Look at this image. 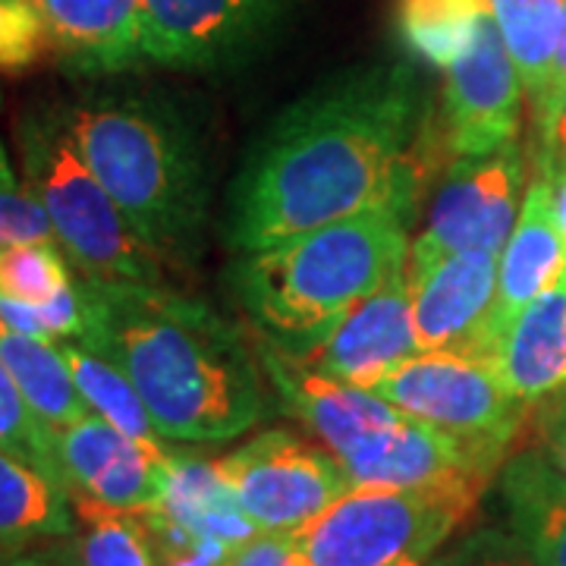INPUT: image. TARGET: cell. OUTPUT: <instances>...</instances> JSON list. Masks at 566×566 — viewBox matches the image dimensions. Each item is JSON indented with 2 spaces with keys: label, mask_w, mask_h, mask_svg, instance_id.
<instances>
[{
  "label": "cell",
  "mask_w": 566,
  "mask_h": 566,
  "mask_svg": "<svg viewBox=\"0 0 566 566\" xmlns=\"http://www.w3.org/2000/svg\"><path fill=\"white\" fill-rule=\"evenodd\" d=\"M422 88L406 63L327 80L268 126L230 196L227 237L259 252L365 211H403L422 186Z\"/></svg>",
  "instance_id": "obj_1"
},
{
  "label": "cell",
  "mask_w": 566,
  "mask_h": 566,
  "mask_svg": "<svg viewBox=\"0 0 566 566\" xmlns=\"http://www.w3.org/2000/svg\"><path fill=\"white\" fill-rule=\"evenodd\" d=\"M80 344L117 363L164 441H233L264 419L262 378L240 331L167 283L95 281Z\"/></svg>",
  "instance_id": "obj_2"
},
{
  "label": "cell",
  "mask_w": 566,
  "mask_h": 566,
  "mask_svg": "<svg viewBox=\"0 0 566 566\" xmlns=\"http://www.w3.org/2000/svg\"><path fill=\"white\" fill-rule=\"evenodd\" d=\"M92 174L161 259H189L208 214V170L199 133L170 102L104 92L63 104Z\"/></svg>",
  "instance_id": "obj_3"
},
{
  "label": "cell",
  "mask_w": 566,
  "mask_h": 566,
  "mask_svg": "<svg viewBox=\"0 0 566 566\" xmlns=\"http://www.w3.org/2000/svg\"><path fill=\"white\" fill-rule=\"evenodd\" d=\"M406 221L403 211L378 208L243 252L233 286L283 349L308 353L363 300L403 274Z\"/></svg>",
  "instance_id": "obj_4"
},
{
  "label": "cell",
  "mask_w": 566,
  "mask_h": 566,
  "mask_svg": "<svg viewBox=\"0 0 566 566\" xmlns=\"http://www.w3.org/2000/svg\"><path fill=\"white\" fill-rule=\"evenodd\" d=\"M13 136L25 186L41 199L57 243L80 274L95 281L164 283V259L142 240L85 164L63 117V104L22 111Z\"/></svg>",
  "instance_id": "obj_5"
},
{
  "label": "cell",
  "mask_w": 566,
  "mask_h": 566,
  "mask_svg": "<svg viewBox=\"0 0 566 566\" xmlns=\"http://www.w3.org/2000/svg\"><path fill=\"white\" fill-rule=\"evenodd\" d=\"M485 485H353L293 532L308 566H394L434 557L475 513Z\"/></svg>",
  "instance_id": "obj_6"
},
{
  "label": "cell",
  "mask_w": 566,
  "mask_h": 566,
  "mask_svg": "<svg viewBox=\"0 0 566 566\" xmlns=\"http://www.w3.org/2000/svg\"><path fill=\"white\" fill-rule=\"evenodd\" d=\"M371 390L460 441L501 453H510L526 422L523 400L510 394L497 365L453 349H419Z\"/></svg>",
  "instance_id": "obj_7"
},
{
  "label": "cell",
  "mask_w": 566,
  "mask_h": 566,
  "mask_svg": "<svg viewBox=\"0 0 566 566\" xmlns=\"http://www.w3.org/2000/svg\"><path fill=\"white\" fill-rule=\"evenodd\" d=\"M218 469L259 532H296L353 488L327 447L290 431H264L223 457Z\"/></svg>",
  "instance_id": "obj_8"
},
{
  "label": "cell",
  "mask_w": 566,
  "mask_h": 566,
  "mask_svg": "<svg viewBox=\"0 0 566 566\" xmlns=\"http://www.w3.org/2000/svg\"><path fill=\"white\" fill-rule=\"evenodd\" d=\"M293 0H142L148 61L223 70L252 61L281 32Z\"/></svg>",
  "instance_id": "obj_9"
},
{
  "label": "cell",
  "mask_w": 566,
  "mask_h": 566,
  "mask_svg": "<svg viewBox=\"0 0 566 566\" xmlns=\"http://www.w3.org/2000/svg\"><path fill=\"white\" fill-rule=\"evenodd\" d=\"M51 460L73 501L145 513L164 501L174 453L88 412L80 422L51 424Z\"/></svg>",
  "instance_id": "obj_10"
},
{
  "label": "cell",
  "mask_w": 566,
  "mask_h": 566,
  "mask_svg": "<svg viewBox=\"0 0 566 566\" xmlns=\"http://www.w3.org/2000/svg\"><path fill=\"white\" fill-rule=\"evenodd\" d=\"M523 158L510 142L491 155L457 158L431 205V221L409 249V262L444 252H497L516 227Z\"/></svg>",
  "instance_id": "obj_11"
},
{
  "label": "cell",
  "mask_w": 566,
  "mask_h": 566,
  "mask_svg": "<svg viewBox=\"0 0 566 566\" xmlns=\"http://www.w3.org/2000/svg\"><path fill=\"white\" fill-rule=\"evenodd\" d=\"M497 252H444L428 262H406L412 290V324L419 349H453L494 363Z\"/></svg>",
  "instance_id": "obj_12"
},
{
  "label": "cell",
  "mask_w": 566,
  "mask_h": 566,
  "mask_svg": "<svg viewBox=\"0 0 566 566\" xmlns=\"http://www.w3.org/2000/svg\"><path fill=\"white\" fill-rule=\"evenodd\" d=\"M523 80L501 25L488 10L463 54L447 66V148L457 158L491 155L516 139Z\"/></svg>",
  "instance_id": "obj_13"
},
{
  "label": "cell",
  "mask_w": 566,
  "mask_h": 566,
  "mask_svg": "<svg viewBox=\"0 0 566 566\" xmlns=\"http://www.w3.org/2000/svg\"><path fill=\"white\" fill-rule=\"evenodd\" d=\"M412 353H419V344L412 324V290L403 271L356 305L322 344L296 356L337 381L371 390Z\"/></svg>",
  "instance_id": "obj_14"
},
{
  "label": "cell",
  "mask_w": 566,
  "mask_h": 566,
  "mask_svg": "<svg viewBox=\"0 0 566 566\" xmlns=\"http://www.w3.org/2000/svg\"><path fill=\"white\" fill-rule=\"evenodd\" d=\"M70 76H117L148 61L142 0H35Z\"/></svg>",
  "instance_id": "obj_15"
},
{
  "label": "cell",
  "mask_w": 566,
  "mask_h": 566,
  "mask_svg": "<svg viewBox=\"0 0 566 566\" xmlns=\"http://www.w3.org/2000/svg\"><path fill=\"white\" fill-rule=\"evenodd\" d=\"M566 271V245L560 223H557V202L551 177H538L528 186L526 202L520 208L516 227L510 233L497 268V300H494V340H501L504 327L535 296L560 281Z\"/></svg>",
  "instance_id": "obj_16"
},
{
  "label": "cell",
  "mask_w": 566,
  "mask_h": 566,
  "mask_svg": "<svg viewBox=\"0 0 566 566\" xmlns=\"http://www.w3.org/2000/svg\"><path fill=\"white\" fill-rule=\"evenodd\" d=\"M494 365L523 403H535L566 385V271L506 324Z\"/></svg>",
  "instance_id": "obj_17"
},
{
  "label": "cell",
  "mask_w": 566,
  "mask_h": 566,
  "mask_svg": "<svg viewBox=\"0 0 566 566\" xmlns=\"http://www.w3.org/2000/svg\"><path fill=\"white\" fill-rule=\"evenodd\" d=\"M70 491L44 469L0 447V560L76 532Z\"/></svg>",
  "instance_id": "obj_18"
},
{
  "label": "cell",
  "mask_w": 566,
  "mask_h": 566,
  "mask_svg": "<svg viewBox=\"0 0 566 566\" xmlns=\"http://www.w3.org/2000/svg\"><path fill=\"white\" fill-rule=\"evenodd\" d=\"M510 528L542 566H566V482L538 447L506 457L501 475Z\"/></svg>",
  "instance_id": "obj_19"
},
{
  "label": "cell",
  "mask_w": 566,
  "mask_h": 566,
  "mask_svg": "<svg viewBox=\"0 0 566 566\" xmlns=\"http://www.w3.org/2000/svg\"><path fill=\"white\" fill-rule=\"evenodd\" d=\"M158 510L189 528L192 535L221 542L227 547L243 545L245 538L259 532L223 482L218 463H202L192 457L170 460V482Z\"/></svg>",
  "instance_id": "obj_20"
},
{
  "label": "cell",
  "mask_w": 566,
  "mask_h": 566,
  "mask_svg": "<svg viewBox=\"0 0 566 566\" xmlns=\"http://www.w3.org/2000/svg\"><path fill=\"white\" fill-rule=\"evenodd\" d=\"M0 363L17 381L25 403L44 424H70L85 419L92 409L73 385L57 340H39L20 334L0 315Z\"/></svg>",
  "instance_id": "obj_21"
},
{
  "label": "cell",
  "mask_w": 566,
  "mask_h": 566,
  "mask_svg": "<svg viewBox=\"0 0 566 566\" xmlns=\"http://www.w3.org/2000/svg\"><path fill=\"white\" fill-rule=\"evenodd\" d=\"M57 349H61L63 363L70 368L73 385L80 387L82 400L88 403L92 412H98L102 419L117 424L129 438L161 444V434H158L148 409L142 403L139 390L120 365L111 363L98 349L80 344V340H57Z\"/></svg>",
  "instance_id": "obj_22"
},
{
  "label": "cell",
  "mask_w": 566,
  "mask_h": 566,
  "mask_svg": "<svg viewBox=\"0 0 566 566\" xmlns=\"http://www.w3.org/2000/svg\"><path fill=\"white\" fill-rule=\"evenodd\" d=\"M488 3L520 70L523 92L535 111L545 98L547 80H551V63L564 22V0H488Z\"/></svg>",
  "instance_id": "obj_23"
},
{
  "label": "cell",
  "mask_w": 566,
  "mask_h": 566,
  "mask_svg": "<svg viewBox=\"0 0 566 566\" xmlns=\"http://www.w3.org/2000/svg\"><path fill=\"white\" fill-rule=\"evenodd\" d=\"M488 10V0H400V35L416 57L447 70Z\"/></svg>",
  "instance_id": "obj_24"
},
{
  "label": "cell",
  "mask_w": 566,
  "mask_h": 566,
  "mask_svg": "<svg viewBox=\"0 0 566 566\" xmlns=\"http://www.w3.org/2000/svg\"><path fill=\"white\" fill-rule=\"evenodd\" d=\"M82 532L76 535L82 566H158V551L142 513L73 501Z\"/></svg>",
  "instance_id": "obj_25"
},
{
  "label": "cell",
  "mask_w": 566,
  "mask_h": 566,
  "mask_svg": "<svg viewBox=\"0 0 566 566\" xmlns=\"http://www.w3.org/2000/svg\"><path fill=\"white\" fill-rule=\"evenodd\" d=\"M76 281V264L57 240L0 245V300L22 305L51 303Z\"/></svg>",
  "instance_id": "obj_26"
},
{
  "label": "cell",
  "mask_w": 566,
  "mask_h": 566,
  "mask_svg": "<svg viewBox=\"0 0 566 566\" xmlns=\"http://www.w3.org/2000/svg\"><path fill=\"white\" fill-rule=\"evenodd\" d=\"M54 57L48 22L35 0H0V76H25Z\"/></svg>",
  "instance_id": "obj_27"
},
{
  "label": "cell",
  "mask_w": 566,
  "mask_h": 566,
  "mask_svg": "<svg viewBox=\"0 0 566 566\" xmlns=\"http://www.w3.org/2000/svg\"><path fill=\"white\" fill-rule=\"evenodd\" d=\"M0 447L20 453L22 460L35 463L51 479H57L54 460H51V424H44L32 412V406L25 403V397L3 363H0Z\"/></svg>",
  "instance_id": "obj_28"
},
{
  "label": "cell",
  "mask_w": 566,
  "mask_h": 566,
  "mask_svg": "<svg viewBox=\"0 0 566 566\" xmlns=\"http://www.w3.org/2000/svg\"><path fill=\"white\" fill-rule=\"evenodd\" d=\"M41 240H57V237L39 196L29 186L0 189V245L41 243Z\"/></svg>",
  "instance_id": "obj_29"
},
{
  "label": "cell",
  "mask_w": 566,
  "mask_h": 566,
  "mask_svg": "<svg viewBox=\"0 0 566 566\" xmlns=\"http://www.w3.org/2000/svg\"><path fill=\"white\" fill-rule=\"evenodd\" d=\"M434 566H542L516 535L497 528L475 532L447 557H434Z\"/></svg>",
  "instance_id": "obj_30"
},
{
  "label": "cell",
  "mask_w": 566,
  "mask_h": 566,
  "mask_svg": "<svg viewBox=\"0 0 566 566\" xmlns=\"http://www.w3.org/2000/svg\"><path fill=\"white\" fill-rule=\"evenodd\" d=\"M532 428H535V447L545 453L554 472L566 482V385L542 400H535Z\"/></svg>",
  "instance_id": "obj_31"
},
{
  "label": "cell",
  "mask_w": 566,
  "mask_h": 566,
  "mask_svg": "<svg viewBox=\"0 0 566 566\" xmlns=\"http://www.w3.org/2000/svg\"><path fill=\"white\" fill-rule=\"evenodd\" d=\"M223 566H308L293 532H255L227 554Z\"/></svg>",
  "instance_id": "obj_32"
},
{
  "label": "cell",
  "mask_w": 566,
  "mask_h": 566,
  "mask_svg": "<svg viewBox=\"0 0 566 566\" xmlns=\"http://www.w3.org/2000/svg\"><path fill=\"white\" fill-rule=\"evenodd\" d=\"M566 102V0H564V22H560V39H557V51H554V63H551V80H547V92L542 104L535 107V123L538 133L547 123L554 120V114L560 111Z\"/></svg>",
  "instance_id": "obj_33"
},
{
  "label": "cell",
  "mask_w": 566,
  "mask_h": 566,
  "mask_svg": "<svg viewBox=\"0 0 566 566\" xmlns=\"http://www.w3.org/2000/svg\"><path fill=\"white\" fill-rule=\"evenodd\" d=\"M0 566H82V560L80 551H76V538L66 535V538H54V542L29 547L22 554H13V557H3Z\"/></svg>",
  "instance_id": "obj_34"
},
{
  "label": "cell",
  "mask_w": 566,
  "mask_h": 566,
  "mask_svg": "<svg viewBox=\"0 0 566 566\" xmlns=\"http://www.w3.org/2000/svg\"><path fill=\"white\" fill-rule=\"evenodd\" d=\"M566 170V102L554 114V120L542 129V174L560 177Z\"/></svg>",
  "instance_id": "obj_35"
},
{
  "label": "cell",
  "mask_w": 566,
  "mask_h": 566,
  "mask_svg": "<svg viewBox=\"0 0 566 566\" xmlns=\"http://www.w3.org/2000/svg\"><path fill=\"white\" fill-rule=\"evenodd\" d=\"M551 182H554V202H557V223H560V233H564L566 245V170Z\"/></svg>",
  "instance_id": "obj_36"
},
{
  "label": "cell",
  "mask_w": 566,
  "mask_h": 566,
  "mask_svg": "<svg viewBox=\"0 0 566 566\" xmlns=\"http://www.w3.org/2000/svg\"><path fill=\"white\" fill-rule=\"evenodd\" d=\"M0 189H17V174H13V164H10L3 139H0Z\"/></svg>",
  "instance_id": "obj_37"
},
{
  "label": "cell",
  "mask_w": 566,
  "mask_h": 566,
  "mask_svg": "<svg viewBox=\"0 0 566 566\" xmlns=\"http://www.w3.org/2000/svg\"><path fill=\"white\" fill-rule=\"evenodd\" d=\"M438 557V554H434ZM434 557H416V560H400V564L394 566H434Z\"/></svg>",
  "instance_id": "obj_38"
}]
</instances>
